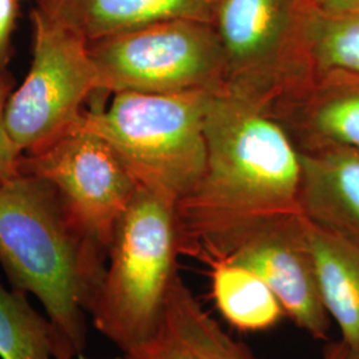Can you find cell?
<instances>
[{
	"mask_svg": "<svg viewBox=\"0 0 359 359\" xmlns=\"http://www.w3.org/2000/svg\"><path fill=\"white\" fill-rule=\"evenodd\" d=\"M32 62L6 107V127L22 154H35L75 128L100 92L88 41L34 8Z\"/></svg>",
	"mask_w": 359,
	"mask_h": 359,
	"instance_id": "52a82bcc",
	"label": "cell"
},
{
	"mask_svg": "<svg viewBox=\"0 0 359 359\" xmlns=\"http://www.w3.org/2000/svg\"><path fill=\"white\" fill-rule=\"evenodd\" d=\"M0 359H55L51 323L28 304L27 293L0 283Z\"/></svg>",
	"mask_w": 359,
	"mask_h": 359,
	"instance_id": "e0dca14e",
	"label": "cell"
},
{
	"mask_svg": "<svg viewBox=\"0 0 359 359\" xmlns=\"http://www.w3.org/2000/svg\"><path fill=\"white\" fill-rule=\"evenodd\" d=\"M311 3L325 13H342L359 6V0H311Z\"/></svg>",
	"mask_w": 359,
	"mask_h": 359,
	"instance_id": "ffe728a7",
	"label": "cell"
},
{
	"mask_svg": "<svg viewBox=\"0 0 359 359\" xmlns=\"http://www.w3.org/2000/svg\"><path fill=\"white\" fill-rule=\"evenodd\" d=\"M305 231L323 305L339 327L341 341L359 353V245L308 219Z\"/></svg>",
	"mask_w": 359,
	"mask_h": 359,
	"instance_id": "5bb4252c",
	"label": "cell"
},
{
	"mask_svg": "<svg viewBox=\"0 0 359 359\" xmlns=\"http://www.w3.org/2000/svg\"><path fill=\"white\" fill-rule=\"evenodd\" d=\"M107 259L48 181L20 173L0 185V264L13 287L35 295L46 309L55 359L86 351V313Z\"/></svg>",
	"mask_w": 359,
	"mask_h": 359,
	"instance_id": "7a4b0ae2",
	"label": "cell"
},
{
	"mask_svg": "<svg viewBox=\"0 0 359 359\" xmlns=\"http://www.w3.org/2000/svg\"><path fill=\"white\" fill-rule=\"evenodd\" d=\"M102 93L225 92V59L212 23L167 20L88 43Z\"/></svg>",
	"mask_w": 359,
	"mask_h": 359,
	"instance_id": "8992f818",
	"label": "cell"
},
{
	"mask_svg": "<svg viewBox=\"0 0 359 359\" xmlns=\"http://www.w3.org/2000/svg\"><path fill=\"white\" fill-rule=\"evenodd\" d=\"M15 80L10 72L0 75V185L20 175L22 152L13 142L6 127V107L13 92Z\"/></svg>",
	"mask_w": 359,
	"mask_h": 359,
	"instance_id": "ac0fdd59",
	"label": "cell"
},
{
	"mask_svg": "<svg viewBox=\"0 0 359 359\" xmlns=\"http://www.w3.org/2000/svg\"><path fill=\"white\" fill-rule=\"evenodd\" d=\"M205 170L176 203L179 253L208 266L241 236L299 216L301 154L265 111L213 93L205 115Z\"/></svg>",
	"mask_w": 359,
	"mask_h": 359,
	"instance_id": "6da1fadb",
	"label": "cell"
},
{
	"mask_svg": "<svg viewBox=\"0 0 359 359\" xmlns=\"http://www.w3.org/2000/svg\"><path fill=\"white\" fill-rule=\"evenodd\" d=\"M218 0H36L39 11L88 43L167 20L212 23Z\"/></svg>",
	"mask_w": 359,
	"mask_h": 359,
	"instance_id": "4fadbf2b",
	"label": "cell"
},
{
	"mask_svg": "<svg viewBox=\"0 0 359 359\" xmlns=\"http://www.w3.org/2000/svg\"><path fill=\"white\" fill-rule=\"evenodd\" d=\"M123 359H259L226 333L177 276L156 332Z\"/></svg>",
	"mask_w": 359,
	"mask_h": 359,
	"instance_id": "8fae6325",
	"label": "cell"
},
{
	"mask_svg": "<svg viewBox=\"0 0 359 359\" xmlns=\"http://www.w3.org/2000/svg\"><path fill=\"white\" fill-rule=\"evenodd\" d=\"M19 170L48 181L81 229L108 253L139 185L102 136L77 123L47 148L22 154Z\"/></svg>",
	"mask_w": 359,
	"mask_h": 359,
	"instance_id": "ba28073f",
	"label": "cell"
},
{
	"mask_svg": "<svg viewBox=\"0 0 359 359\" xmlns=\"http://www.w3.org/2000/svg\"><path fill=\"white\" fill-rule=\"evenodd\" d=\"M322 359H348V347L339 339L325 347Z\"/></svg>",
	"mask_w": 359,
	"mask_h": 359,
	"instance_id": "44dd1931",
	"label": "cell"
},
{
	"mask_svg": "<svg viewBox=\"0 0 359 359\" xmlns=\"http://www.w3.org/2000/svg\"><path fill=\"white\" fill-rule=\"evenodd\" d=\"M18 18V0H0V75L8 72L13 59V35Z\"/></svg>",
	"mask_w": 359,
	"mask_h": 359,
	"instance_id": "d6986e66",
	"label": "cell"
},
{
	"mask_svg": "<svg viewBox=\"0 0 359 359\" xmlns=\"http://www.w3.org/2000/svg\"><path fill=\"white\" fill-rule=\"evenodd\" d=\"M218 261L255 271L299 329L316 339L327 338L332 318L322 301L302 215L273 219L248 231Z\"/></svg>",
	"mask_w": 359,
	"mask_h": 359,
	"instance_id": "9c48e42d",
	"label": "cell"
},
{
	"mask_svg": "<svg viewBox=\"0 0 359 359\" xmlns=\"http://www.w3.org/2000/svg\"><path fill=\"white\" fill-rule=\"evenodd\" d=\"M212 95L118 92L107 107L93 96L79 126L112 147L139 188L176 204L205 170V115Z\"/></svg>",
	"mask_w": 359,
	"mask_h": 359,
	"instance_id": "3957f363",
	"label": "cell"
},
{
	"mask_svg": "<svg viewBox=\"0 0 359 359\" xmlns=\"http://www.w3.org/2000/svg\"><path fill=\"white\" fill-rule=\"evenodd\" d=\"M299 152L359 151V74L316 71L265 111Z\"/></svg>",
	"mask_w": 359,
	"mask_h": 359,
	"instance_id": "30bf717a",
	"label": "cell"
},
{
	"mask_svg": "<svg viewBox=\"0 0 359 359\" xmlns=\"http://www.w3.org/2000/svg\"><path fill=\"white\" fill-rule=\"evenodd\" d=\"M299 154L302 217L359 245V151L329 148Z\"/></svg>",
	"mask_w": 359,
	"mask_h": 359,
	"instance_id": "7c38bea8",
	"label": "cell"
},
{
	"mask_svg": "<svg viewBox=\"0 0 359 359\" xmlns=\"http://www.w3.org/2000/svg\"><path fill=\"white\" fill-rule=\"evenodd\" d=\"M209 269L218 310L234 327L268 330L283 318L281 302L255 271L229 261L215 262Z\"/></svg>",
	"mask_w": 359,
	"mask_h": 359,
	"instance_id": "9a60e30c",
	"label": "cell"
},
{
	"mask_svg": "<svg viewBox=\"0 0 359 359\" xmlns=\"http://www.w3.org/2000/svg\"><path fill=\"white\" fill-rule=\"evenodd\" d=\"M311 0H218L212 25L225 59V92L266 111L311 76Z\"/></svg>",
	"mask_w": 359,
	"mask_h": 359,
	"instance_id": "5b68a950",
	"label": "cell"
},
{
	"mask_svg": "<svg viewBox=\"0 0 359 359\" xmlns=\"http://www.w3.org/2000/svg\"><path fill=\"white\" fill-rule=\"evenodd\" d=\"M305 31L316 71L359 74V6L342 13H325L313 4Z\"/></svg>",
	"mask_w": 359,
	"mask_h": 359,
	"instance_id": "2e32d148",
	"label": "cell"
},
{
	"mask_svg": "<svg viewBox=\"0 0 359 359\" xmlns=\"http://www.w3.org/2000/svg\"><path fill=\"white\" fill-rule=\"evenodd\" d=\"M348 359H359V353H351L348 350Z\"/></svg>",
	"mask_w": 359,
	"mask_h": 359,
	"instance_id": "7402d4cb",
	"label": "cell"
},
{
	"mask_svg": "<svg viewBox=\"0 0 359 359\" xmlns=\"http://www.w3.org/2000/svg\"><path fill=\"white\" fill-rule=\"evenodd\" d=\"M179 255L176 204L139 188L116 225L90 309L95 327L123 351L156 332L179 276Z\"/></svg>",
	"mask_w": 359,
	"mask_h": 359,
	"instance_id": "277c9868",
	"label": "cell"
}]
</instances>
